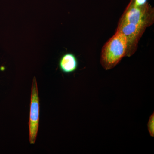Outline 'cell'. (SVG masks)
I'll list each match as a JSON object with an SVG mask.
<instances>
[{
  "label": "cell",
  "mask_w": 154,
  "mask_h": 154,
  "mask_svg": "<svg viewBox=\"0 0 154 154\" xmlns=\"http://www.w3.org/2000/svg\"><path fill=\"white\" fill-rule=\"evenodd\" d=\"M126 40L121 33L116 31L115 34L106 42L102 47L101 64L106 70L115 67L126 56Z\"/></svg>",
  "instance_id": "cell-1"
},
{
  "label": "cell",
  "mask_w": 154,
  "mask_h": 154,
  "mask_svg": "<svg viewBox=\"0 0 154 154\" xmlns=\"http://www.w3.org/2000/svg\"><path fill=\"white\" fill-rule=\"evenodd\" d=\"M154 22V9L149 3L137 6L134 0H131L118 23H129L146 29Z\"/></svg>",
  "instance_id": "cell-2"
},
{
  "label": "cell",
  "mask_w": 154,
  "mask_h": 154,
  "mask_svg": "<svg viewBox=\"0 0 154 154\" xmlns=\"http://www.w3.org/2000/svg\"><path fill=\"white\" fill-rule=\"evenodd\" d=\"M39 98L36 78H33L31 88L30 119L29 122V142L34 144L38 133L39 120Z\"/></svg>",
  "instance_id": "cell-3"
},
{
  "label": "cell",
  "mask_w": 154,
  "mask_h": 154,
  "mask_svg": "<svg viewBox=\"0 0 154 154\" xmlns=\"http://www.w3.org/2000/svg\"><path fill=\"white\" fill-rule=\"evenodd\" d=\"M146 28L129 23H118L116 31L125 38L127 44L126 56L133 55L137 50L138 44Z\"/></svg>",
  "instance_id": "cell-4"
},
{
  "label": "cell",
  "mask_w": 154,
  "mask_h": 154,
  "mask_svg": "<svg viewBox=\"0 0 154 154\" xmlns=\"http://www.w3.org/2000/svg\"><path fill=\"white\" fill-rule=\"evenodd\" d=\"M78 59L73 54L68 53L61 57L59 62V66L61 71L66 74L73 72L78 69Z\"/></svg>",
  "instance_id": "cell-5"
},
{
  "label": "cell",
  "mask_w": 154,
  "mask_h": 154,
  "mask_svg": "<svg viewBox=\"0 0 154 154\" xmlns=\"http://www.w3.org/2000/svg\"><path fill=\"white\" fill-rule=\"evenodd\" d=\"M148 129L151 136H154V114L153 113L150 116L147 125Z\"/></svg>",
  "instance_id": "cell-6"
},
{
  "label": "cell",
  "mask_w": 154,
  "mask_h": 154,
  "mask_svg": "<svg viewBox=\"0 0 154 154\" xmlns=\"http://www.w3.org/2000/svg\"><path fill=\"white\" fill-rule=\"evenodd\" d=\"M147 0H134L135 5L137 6H140L146 4Z\"/></svg>",
  "instance_id": "cell-7"
}]
</instances>
